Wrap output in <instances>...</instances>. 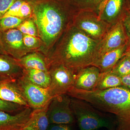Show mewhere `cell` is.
<instances>
[{"label":"cell","instance_id":"obj_1","mask_svg":"<svg viewBox=\"0 0 130 130\" xmlns=\"http://www.w3.org/2000/svg\"><path fill=\"white\" fill-rule=\"evenodd\" d=\"M31 5V18L43 43L41 53L46 57L63 33L72 25L78 12L71 0H27Z\"/></svg>","mask_w":130,"mask_h":130},{"label":"cell","instance_id":"obj_2","mask_svg":"<svg viewBox=\"0 0 130 130\" xmlns=\"http://www.w3.org/2000/svg\"><path fill=\"white\" fill-rule=\"evenodd\" d=\"M101 41L91 38L72 25L49 54L48 64H61L76 71L94 66L99 57Z\"/></svg>","mask_w":130,"mask_h":130},{"label":"cell","instance_id":"obj_3","mask_svg":"<svg viewBox=\"0 0 130 130\" xmlns=\"http://www.w3.org/2000/svg\"><path fill=\"white\" fill-rule=\"evenodd\" d=\"M67 94L115 115L116 121L113 130H130V89L120 86L105 90L87 91L73 88Z\"/></svg>","mask_w":130,"mask_h":130},{"label":"cell","instance_id":"obj_4","mask_svg":"<svg viewBox=\"0 0 130 130\" xmlns=\"http://www.w3.org/2000/svg\"><path fill=\"white\" fill-rule=\"evenodd\" d=\"M71 107L79 130L114 129L115 123L88 103L71 97Z\"/></svg>","mask_w":130,"mask_h":130},{"label":"cell","instance_id":"obj_5","mask_svg":"<svg viewBox=\"0 0 130 130\" xmlns=\"http://www.w3.org/2000/svg\"><path fill=\"white\" fill-rule=\"evenodd\" d=\"M48 72L51 76V83L47 89L52 98L67 94L74 87L77 71L57 63L49 64Z\"/></svg>","mask_w":130,"mask_h":130},{"label":"cell","instance_id":"obj_6","mask_svg":"<svg viewBox=\"0 0 130 130\" xmlns=\"http://www.w3.org/2000/svg\"><path fill=\"white\" fill-rule=\"evenodd\" d=\"M72 25L96 40H101L111 27L101 20L95 12L90 11H78Z\"/></svg>","mask_w":130,"mask_h":130},{"label":"cell","instance_id":"obj_7","mask_svg":"<svg viewBox=\"0 0 130 130\" xmlns=\"http://www.w3.org/2000/svg\"><path fill=\"white\" fill-rule=\"evenodd\" d=\"M47 115L50 124L72 125L76 118L71 107V97L63 94L53 98L50 103Z\"/></svg>","mask_w":130,"mask_h":130},{"label":"cell","instance_id":"obj_8","mask_svg":"<svg viewBox=\"0 0 130 130\" xmlns=\"http://www.w3.org/2000/svg\"><path fill=\"white\" fill-rule=\"evenodd\" d=\"M29 106L33 109H39L46 106L52 98L47 89H44L31 83L21 77L16 79Z\"/></svg>","mask_w":130,"mask_h":130},{"label":"cell","instance_id":"obj_9","mask_svg":"<svg viewBox=\"0 0 130 130\" xmlns=\"http://www.w3.org/2000/svg\"><path fill=\"white\" fill-rule=\"evenodd\" d=\"M23 37V34L17 28L1 31L2 42L7 54L19 60L27 54L32 53L25 46Z\"/></svg>","mask_w":130,"mask_h":130},{"label":"cell","instance_id":"obj_10","mask_svg":"<svg viewBox=\"0 0 130 130\" xmlns=\"http://www.w3.org/2000/svg\"><path fill=\"white\" fill-rule=\"evenodd\" d=\"M128 43V35L122 20H120L111 26L101 40L98 58L105 53L119 48Z\"/></svg>","mask_w":130,"mask_h":130},{"label":"cell","instance_id":"obj_11","mask_svg":"<svg viewBox=\"0 0 130 130\" xmlns=\"http://www.w3.org/2000/svg\"><path fill=\"white\" fill-rule=\"evenodd\" d=\"M30 107L15 114L0 111V130H21L30 118L33 110Z\"/></svg>","mask_w":130,"mask_h":130},{"label":"cell","instance_id":"obj_12","mask_svg":"<svg viewBox=\"0 0 130 130\" xmlns=\"http://www.w3.org/2000/svg\"><path fill=\"white\" fill-rule=\"evenodd\" d=\"M101 74L100 70L94 66L81 68L77 71L73 88L85 90H94Z\"/></svg>","mask_w":130,"mask_h":130},{"label":"cell","instance_id":"obj_13","mask_svg":"<svg viewBox=\"0 0 130 130\" xmlns=\"http://www.w3.org/2000/svg\"><path fill=\"white\" fill-rule=\"evenodd\" d=\"M0 98L24 107H29L16 79H0Z\"/></svg>","mask_w":130,"mask_h":130},{"label":"cell","instance_id":"obj_14","mask_svg":"<svg viewBox=\"0 0 130 130\" xmlns=\"http://www.w3.org/2000/svg\"><path fill=\"white\" fill-rule=\"evenodd\" d=\"M124 0H106L100 7L97 14L102 21L112 26L119 21Z\"/></svg>","mask_w":130,"mask_h":130},{"label":"cell","instance_id":"obj_15","mask_svg":"<svg viewBox=\"0 0 130 130\" xmlns=\"http://www.w3.org/2000/svg\"><path fill=\"white\" fill-rule=\"evenodd\" d=\"M23 71L17 60L8 55L0 54V79H18Z\"/></svg>","mask_w":130,"mask_h":130},{"label":"cell","instance_id":"obj_16","mask_svg":"<svg viewBox=\"0 0 130 130\" xmlns=\"http://www.w3.org/2000/svg\"><path fill=\"white\" fill-rule=\"evenodd\" d=\"M128 43L103 54L98 59L93 66L97 67L101 73L109 71L124 55Z\"/></svg>","mask_w":130,"mask_h":130},{"label":"cell","instance_id":"obj_17","mask_svg":"<svg viewBox=\"0 0 130 130\" xmlns=\"http://www.w3.org/2000/svg\"><path fill=\"white\" fill-rule=\"evenodd\" d=\"M50 102L43 108L33 109L29 121L21 130H47L50 124L47 115Z\"/></svg>","mask_w":130,"mask_h":130},{"label":"cell","instance_id":"obj_18","mask_svg":"<svg viewBox=\"0 0 130 130\" xmlns=\"http://www.w3.org/2000/svg\"><path fill=\"white\" fill-rule=\"evenodd\" d=\"M24 69H33L48 71V63L44 54L36 51L27 54L17 60Z\"/></svg>","mask_w":130,"mask_h":130},{"label":"cell","instance_id":"obj_19","mask_svg":"<svg viewBox=\"0 0 130 130\" xmlns=\"http://www.w3.org/2000/svg\"><path fill=\"white\" fill-rule=\"evenodd\" d=\"M22 77L35 85L48 89L51 83V76L48 71L33 69H24Z\"/></svg>","mask_w":130,"mask_h":130},{"label":"cell","instance_id":"obj_20","mask_svg":"<svg viewBox=\"0 0 130 130\" xmlns=\"http://www.w3.org/2000/svg\"><path fill=\"white\" fill-rule=\"evenodd\" d=\"M120 86H122L121 78L108 71L101 73L95 90H105Z\"/></svg>","mask_w":130,"mask_h":130},{"label":"cell","instance_id":"obj_21","mask_svg":"<svg viewBox=\"0 0 130 130\" xmlns=\"http://www.w3.org/2000/svg\"><path fill=\"white\" fill-rule=\"evenodd\" d=\"M106 0H71L78 11H90L95 12Z\"/></svg>","mask_w":130,"mask_h":130},{"label":"cell","instance_id":"obj_22","mask_svg":"<svg viewBox=\"0 0 130 130\" xmlns=\"http://www.w3.org/2000/svg\"><path fill=\"white\" fill-rule=\"evenodd\" d=\"M109 71L121 78L130 74V58L124 55Z\"/></svg>","mask_w":130,"mask_h":130},{"label":"cell","instance_id":"obj_23","mask_svg":"<svg viewBox=\"0 0 130 130\" xmlns=\"http://www.w3.org/2000/svg\"><path fill=\"white\" fill-rule=\"evenodd\" d=\"M25 20L16 16H3L0 19V30L5 31L18 28Z\"/></svg>","mask_w":130,"mask_h":130},{"label":"cell","instance_id":"obj_24","mask_svg":"<svg viewBox=\"0 0 130 130\" xmlns=\"http://www.w3.org/2000/svg\"><path fill=\"white\" fill-rule=\"evenodd\" d=\"M23 40L25 46L28 49L32 52H41L43 44L40 37L23 34Z\"/></svg>","mask_w":130,"mask_h":130},{"label":"cell","instance_id":"obj_25","mask_svg":"<svg viewBox=\"0 0 130 130\" xmlns=\"http://www.w3.org/2000/svg\"><path fill=\"white\" fill-rule=\"evenodd\" d=\"M17 29L24 35L39 37L37 26L31 17L25 20Z\"/></svg>","mask_w":130,"mask_h":130},{"label":"cell","instance_id":"obj_26","mask_svg":"<svg viewBox=\"0 0 130 130\" xmlns=\"http://www.w3.org/2000/svg\"><path fill=\"white\" fill-rule=\"evenodd\" d=\"M25 107L16 103L6 101L0 98V111L13 114V113L18 112Z\"/></svg>","mask_w":130,"mask_h":130},{"label":"cell","instance_id":"obj_27","mask_svg":"<svg viewBox=\"0 0 130 130\" xmlns=\"http://www.w3.org/2000/svg\"><path fill=\"white\" fill-rule=\"evenodd\" d=\"M32 14L31 5L27 0H25L20 7L17 17L25 19L31 17Z\"/></svg>","mask_w":130,"mask_h":130},{"label":"cell","instance_id":"obj_28","mask_svg":"<svg viewBox=\"0 0 130 130\" xmlns=\"http://www.w3.org/2000/svg\"><path fill=\"white\" fill-rule=\"evenodd\" d=\"M25 0H17L13 3L4 16H18V13L20 7Z\"/></svg>","mask_w":130,"mask_h":130},{"label":"cell","instance_id":"obj_29","mask_svg":"<svg viewBox=\"0 0 130 130\" xmlns=\"http://www.w3.org/2000/svg\"><path fill=\"white\" fill-rule=\"evenodd\" d=\"M16 1L17 0H0V19L4 16Z\"/></svg>","mask_w":130,"mask_h":130},{"label":"cell","instance_id":"obj_30","mask_svg":"<svg viewBox=\"0 0 130 130\" xmlns=\"http://www.w3.org/2000/svg\"><path fill=\"white\" fill-rule=\"evenodd\" d=\"M47 130H72L70 125L51 124Z\"/></svg>","mask_w":130,"mask_h":130},{"label":"cell","instance_id":"obj_31","mask_svg":"<svg viewBox=\"0 0 130 130\" xmlns=\"http://www.w3.org/2000/svg\"><path fill=\"white\" fill-rule=\"evenodd\" d=\"M122 20L127 35L130 36V14L125 16Z\"/></svg>","mask_w":130,"mask_h":130},{"label":"cell","instance_id":"obj_32","mask_svg":"<svg viewBox=\"0 0 130 130\" xmlns=\"http://www.w3.org/2000/svg\"><path fill=\"white\" fill-rule=\"evenodd\" d=\"M122 86L130 89V74L121 78Z\"/></svg>","mask_w":130,"mask_h":130},{"label":"cell","instance_id":"obj_33","mask_svg":"<svg viewBox=\"0 0 130 130\" xmlns=\"http://www.w3.org/2000/svg\"><path fill=\"white\" fill-rule=\"evenodd\" d=\"M1 31L0 30V54H7L3 46L1 39Z\"/></svg>","mask_w":130,"mask_h":130},{"label":"cell","instance_id":"obj_34","mask_svg":"<svg viewBox=\"0 0 130 130\" xmlns=\"http://www.w3.org/2000/svg\"><path fill=\"white\" fill-rule=\"evenodd\" d=\"M125 55H127V56L130 58V44L128 43V47H127V48L126 49Z\"/></svg>","mask_w":130,"mask_h":130}]
</instances>
